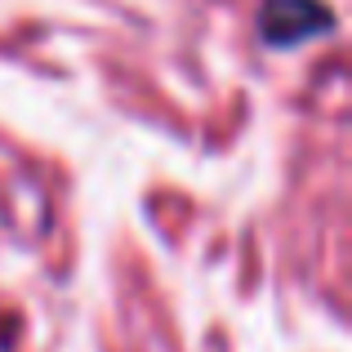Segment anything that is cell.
<instances>
[{
    "instance_id": "1",
    "label": "cell",
    "mask_w": 352,
    "mask_h": 352,
    "mask_svg": "<svg viewBox=\"0 0 352 352\" xmlns=\"http://www.w3.org/2000/svg\"><path fill=\"white\" fill-rule=\"evenodd\" d=\"M258 27H263V36L272 45H299V41H308V36L326 32L330 9L321 5V0H267Z\"/></svg>"
}]
</instances>
